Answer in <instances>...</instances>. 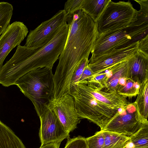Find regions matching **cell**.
Masks as SVG:
<instances>
[{
    "label": "cell",
    "mask_w": 148,
    "mask_h": 148,
    "mask_svg": "<svg viewBox=\"0 0 148 148\" xmlns=\"http://www.w3.org/2000/svg\"><path fill=\"white\" fill-rule=\"evenodd\" d=\"M147 124L148 121L140 115L134 102L118 108L116 114L103 130L130 136Z\"/></svg>",
    "instance_id": "7"
},
{
    "label": "cell",
    "mask_w": 148,
    "mask_h": 148,
    "mask_svg": "<svg viewBox=\"0 0 148 148\" xmlns=\"http://www.w3.org/2000/svg\"><path fill=\"white\" fill-rule=\"evenodd\" d=\"M61 143H52L43 146H41L39 148H59Z\"/></svg>",
    "instance_id": "29"
},
{
    "label": "cell",
    "mask_w": 148,
    "mask_h": 148,
    "mask_svg": "<svg viewBox=\"0 0 148 148\" xmlns=\"http://www.w3.org/2000/svg\"><path fill=\"white\" fill-rule=\"evenodd\" d=\"M104 138L103 148H125L130 143V136L123 134L102 130Z\"/></svg>",
    "instance_id": "18"
},
{
    "label": "cell",
    "mask_w": 148,
    "mask_h": 148,
    "mask_svg": "<svg viewBox=\"0 0 148 148\" xmlns=\"http://www.w3.org/2000/svg\"><path fill=\"white\" fill-rule=\"evenodd\" d=\"M89 63L88 58H86L83 60L76 67L72 76L70 90L77 84L85 67Z\"/></svg>",
    "instance_id": "23"
},
{
    "label": "cell",
    "mask_w": 148,
    "mask_h": 148,
    "mask_svg": "<svg viewBox=\"0 0 148 148\" xmlns=\"http://www.w3.org/2000/svg\"><path fill=\"white\" fill-rule=\"evenodd\" d=\"M137 20L122 28L99 34L91 52V60L114 49L137 41L148 34V10L140 8Z\"/></svg>",
    "instance_id": "3"
},
{
    "label": "cell",
    "mask_w": 148,
    "mask_h": 148,
    "mask_svg": "<svg viewBox=\"0 0 148 148\" xmlns=\"http://www.w3.org/2000/svg\"><path fill=\"white\" fill-rule=\"evenodd\" d=\"M64 148H88L86 138L81 136L68 138Z\"/></svg>",
    "instance_id": "25"
},
{
    "label": "cell",
    "mask_w": 148,
    "mask_h": 148,
    "mask_svg": "<svg viewBox=\"0 0 148 148\" xmlns=\"http://www.w3.org/2000/svg\"><path fill=\"white\" fill-rule=\"evenodd\" d=\"M83 0H68L65 2L63 9L67 15L72 14L81 10Z\"/></svg>",
    "instance_id": "26"
},
{
    "label": "cell",
    "mask_w": 148,
    "mask_h": 148,
    "mask_svg": "<svg viewBox=\"0 0 148 148\" xmlns=\"http://www.w3.org/2000/svg\"><path fill=\"white\" fill-rule=\"evenodd\" d=\"M138 51L148 56V34L138 40Z\"/></svg>",
    "instance_id": "27"
},
{
    "label": "cell",
    "mask_w": 148,
    "mask_h": 148,
    "mask_svg": "<svg viewBox=\"0 0 148 148\" xmlns=\"http://www.w3.org/2000/svg\"><path fill=\"white\" fill-rule=\"evenodd\" d=\"M40 121L39 136L43 146L52 143H59L69 138L57 116L48 106L39 116Z\"/></svg>",
    "instance_id": "9"
},
{
    "label": "cell",
    "mask_w": 148,
    "mask_h": 148,
    "mask_svg": "<svg viewBox=\"0 0 148 148\" xmlns=\"http://www.w3.org/2000/svg\"><path fill=\"white\" fill-rule=\"evenodd\" d=\"M79 118L86 119L103 130L116 114L118 109L112 108L96 100L78 83L70 90Z\"/></svg>",
    "instance_id": "5"
},
{
    "label": "cell",
    "mask_w": 148,
    "mask_h": 148,
    "mask_svg": "<svg viewBox=\"0 0 148 148\" xmlns=\"http://www.w3.org/2000/svg\"><path fill=\"white\" fill-rule=\"evenodd\" d=\"M48 106L58 117L68 133L77 127L80 118L77 113L73 98L70 94L57 99L52 97Z\"/></svg>",
    "instance_id": "10"
},
{
    "label": "cell",
    "mask_w": 148,
    "mask_h": 148,
    "mask_svg": "<svg viewBox=\"0 0 148 148\" xmlns=\"http://www.w3.org/2000/svg\"><path fill=\"white\" fill-rule=\"evenodd\" d=\"M138 13L129 1L109 0L97 22L99 34L128 26L137 20Z\"/></svg>",
    "instance_id": "6"
},
{
    "label": "cell",
    "mask_w": 148,
    "mask_h": 148,
    "mask_svg": "<svg viewBox=\"0 0 148 148\" xmlns=\"http://www.w3.org/2000/svg\"><path fill=\"white\" fill-rule=\"evenodd\" d=\"M67 37L53 75V95L56 98L70 94L73 71L83 60L88 58L99 34L97 22L81 10L67 15Z\"/></svg>",
    "instance_id": "1"
},
{
    "label": "cell",
    "mask_w": 148,
    "mask_h": 148,
    "mask_svg": "<svg viewBox=\"0 0 148 148\" xmlns=\"http://www.w3.org/2000/svg\"><path fill=\"white\" fill-rule=\"evenodd\" d=\"M136 103L139 112L143 119L148 121V79L145 80L140 85Z\"/></svg>",
    "instance_id": "19"
},
{
    "label": "cell",
    "mask_w": 148,
    "mask_h": 148,
    "mask_svg": "<svg viewBox=\"0 0 148 148\" xmlns=\"http://www.w3.org/2000/svg\"><path fill=\"white\" fill-rule=\"evenodd\" d=\"M0 148H26L12 130L0 120Z\"/></svg>",
    "instance_id": "16"
},
{
    "label": "cell",
    "mask_w": 148,
    "mask_h": 148,
    "mask_svg": "<svg viewBox=\"0 0 148 148\" xmlns=\"http://www.w3.org/2000/svg\"><path fill=\"white\" fill-rule=\"evenodd\" d=\"M132 148H148V124L130 136Z\"/></svg>",
    "instance_id": "21"
},
{
    "label": "cell",
    "mask_w": 148,
    "mask_h": 148,
    "mask_svg": "<svg viewBox=\"0 0 148 148\" xmlns=\"http://www.w3.org/2000/svg\"><path fill=\"white\" fill-rule=\"evenodd\" d=\"M28 32V29L23 23L16 21L10 24L0 36V71L8 54L20 45Z\"/></svg>",
    "instance_id": "12"
},
{
    "label": "cell",
    "mask_w": 148,
    "mask_h": 148,
    "mask_svg": "<svg viewBox=\"0 0 148 148\" xmlns=\"http://www.w3.org/2000/svg\"><path fill=\"white\" fill-rule=\"evenodd\" d=\"M125 148H127L126 147H125Z\"/></svg>",
    "instance_id": "30"
},
{
    "label": "cell",
    "mask_w": 148,
    "mask_h": 148,
    "mask_svg": "<svg viewBox=\"0 0 148 148\" xmlns=\"http://www.w3.org/2000/svg\"><path fill=\"white\" fill-rule=\"evenodd\" d=\"M88 148H103L104 138L102 130L97 132L91 136L86 138Z\"/></svg>",
    "instance_id": "24"
},
{
    "label": "cell",
    "mask_w": 148,
    "mask_h": 148,
    "mask_svg": "<svg viewBox=\"0 0 148 148\" xmlns=\"http://www.w3.org/2000/svg\"><path fill=\"white\" fill-rule=\"evenodd\" d=\"M67 15L64 10L58 11L29 32L25 46L41 48L48 44L61 28L67 23Z\"/></svg>",
    "instance_id": "8"
},
{
    "label": "cell",
    "mask_w": 148,
    "mask_h": 148,
    "mask_svg": "<svg viewBox=\"0 0 148 148\" xmlns=\"http://www.w3.org/2000/svg\"><path fill=\"white\" fill-rule=\"evenodd\" d=\"M53 75L52 69L39 68L27 73L15 84L32 102L38 116L53 97Z\"/></svg>",
    "instance_id": "4"
},
{
    "label": "cell",
    "mask_w": 148,
    "mask_h": 148,
    "mask_svg": "<svg viewBox=\"0 0 148 148\" xmlns=\"http://www.w3.org/2000/svg\"><path fill=\"white\" fill-rule=\"evenodd\" d=\"M69 28L67 23L64 25L48 44L34 53L29 49L16 50L5 64L6 71L11 79L16 81L27 73L39 68L52 69L64 48Z\"/></svg>",
    "instance_id": "2"
},
{
    "label": "cell",
    "mask_w": 148,
    "mask_h": 148,
    "mask_svg": "<svg viewBox=\"0 0 148 148\" xmlns=\"http://www.w3.org/2000/svg\"><path fill=\"white\" fill-rule=\"evenodd\" d=\"M82 84L86 90L95 99L112 108L118 109L130 103L127 97L116 92H106L89 87L87 84Z\"/></svg>",
    "instance_id": "15"
},
{
    "label": "cell",
    "mask_w": 148,
    "mask_h": 148,
    "mask_svg": "<svg viewBox=\"0 0 148 148\" xmlns=\"http://www.w3.org/2000/svg\"><path fill=\"white\" fill-rule=\"evenodd\" d=\"M109 0H83L81 10L97 22Z\"/></svg>",
    "instance_id": "17"
},
{
    "label": "cell",
    "mask_w": 148,
    "mask_h": 148,
    "mask_svg": "<svg viewBox=\"0 0 148 148\" xmlns=\"http://www.w3.org/2000/svg\"><path fill=\"white\" fill-rule=\"evenodd\" d=\"M128 59L118 63L106 70V81L102 89L100 90L107 93H117L119 80L122 77H128Z\"/></svg>",
    "instance_id": "14"
},
{
    "label": "cell",
    "mask_w": 148,
    "mask_h": 148,
    "mask_svg": "<svg viewBox=\"0 0 148 148\" xmlns=\"http://www.w3.org/2000/svg\"><path fill=\"white\" fill-rule=\"evenodd\" d=\"M13 10V7L11 4L0 2V36L10 25Z\"/></svg>",
    "instance_id": "22"
},
{
    "label": "cell",
    "mask_w": 148,
    "mask_h": 148,
    "mask_svg": "<svg viewBox=\"0 0 148 148\" xmlns=\"http://www.w3.org/2000/svg\"><path fill=\"white\" fill-rule=\"evenodd\" d=\"M128 61V78L140 85L148 79V56L137 50Z\"/></svg>",
    "instance_id": "13"
},
{
    "label": "cell",
    "mask_w": 148,
    "mask_h": 148,
    "mask_svg": "<svg viewBox=\"0 0 148 148\" xmlns=\"http://www.w3.org/2000/svg\"><path fill=\"white\" fill-rule=\"evenodd\" d=\"M140 85L127 77H121L118 82L117 93L127 97H132L137 95Z\"/></svg>",
    "instance_id": "20"
},
{
    "label": "cell",
    "mask_w": 148,
    "mask_h": 148,
    "mask_svg": "<svg viewBox=\"0 0 148 148\" xmlns=\"http://www.w3.org/2000/svg\"><path fill=\"white\" fill-rule=\"evenodd\" d=\"M138 40L127 46L114 49L93 60H89L88 67L93 75L128 60L137 51Z\"/></svg>",
    "instance_id": "11"
},
{
    "label": "cell",
    "mask_w": 148,
    "mask_h": 148,
    "mask_svg": "<svg viewBox=\"0 0 148 148\" xmlns=\"http://www.w3.org/2000/svg\"><path fill=\"white\" fill-rule=\"evenodd\" d=\"M88 65L85 67L78 83L87 81L92 77L93 73Z\"/></svg>",
    "instance_id": "28"
}]
</instances>
